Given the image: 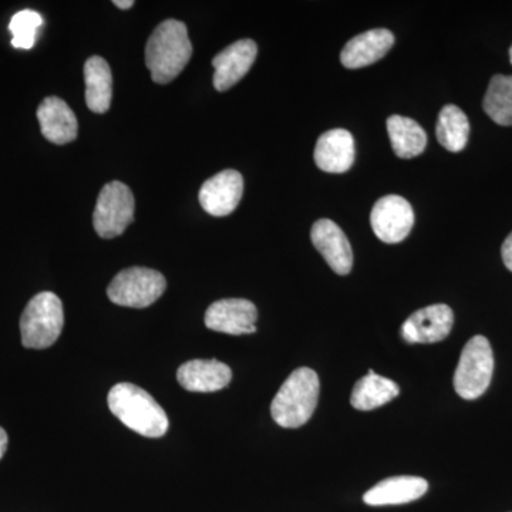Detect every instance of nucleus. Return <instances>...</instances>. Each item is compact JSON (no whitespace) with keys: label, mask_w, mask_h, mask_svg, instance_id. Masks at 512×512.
<instances>
[{"label":"nucleus","mask_w":512,"mask_h":512,"mask_svg":"<svg viewBox=\"0 0 512 512\" xmlns=\"http://www.w3.org/2000/svg\"><path fill=\"white\" fill-rule=\"evenodd\" d=\"M437 140L450 153H460L466 148L470 136V123L466 113L454 104L441 109L436 127Z\"/></svg>","instance_id":"nucleus-22"},{"label":"nucleus","mask_w":512,"mask_h":512,"mask_svg":"<svg viewBox=\"0 0 512 512\" xmlns=\"http://www.w3.org/2000/svg\"><path fill=\"white\" fill-rule=\"evenodd\" d=\"M165 288L167 281L161 272L134 266L116 275L107 288V295L116 305L143 309L158 301Z\"/></svg>","instance_id":"nucleus-6"},{"label":"nucleus","mask_w":512,"mask_h":512,"mask_svg":"<svg viewBox=\"0 0 512 512\" xmlns=\"http://www.w3.org/2000/svg\"><path fill=\"white\" fill-rule=\"evenodd\" d=\"M258 311L247 299H222L212 303L205 313V325L227 335H251L256 332Z\"/></svg>","instance_id":"nucleus-9"},{"label":"nucleus","mask_w":512,"mask_h":512,"mask_svg":"<svg viewBox=\"0 0 512 512\" xmlns=\"http://www.w3.org/2000/svg\"><path fill=\"white\" fill-rule=\"evenodd\" d=\"M177 379L188 392L214 393L228 386L232 372L229 366L218 360L195 359L178 369Z\"/></svg>","instance_id":"nucleus-17"},{"label":"nucleus","mask_w":512,"mask_h":512,"mask_svg":"<svg viewBox=\"0 0 512 512\" xmlns=\"http://www.w3.org/2000/svg\"><path fill=\"white\" fill-rule=\"evenodd\" d=\"M370 224L376 237L384 244H399L409 237L412 231L413 207L399 195H386L373 207Z\"/></svg>","instance_id":"nucleus-8"},{"label":"nucleus","mask_w":512,"mask_h":512,"mask_svg":"<svg viewBox=\"0 0 512 512\" xmlns=\"http://www.w3.org/2000/svg\"><path fill=\"white\" fill-rule=\"evenodd\" d=\"M64 325L63 303L53 292L30 299L20 318L22 343L28 349H46L59 339Z\"/></svg>","instance_id":"nucleus-4"},{"label":"nucleus","mask_w":512,"mask_h":512,"mask_svg":"<svg viewBox=\"0 0 512 512\" xmlns=\"http://www.w3.org/2000/svg\"><path fill=\"white\" fill-rule=\"evenodd\" d=\"M37 120L42 128L43 137L50 143L63 146L72 143L79 134L76 114L59 97H47L37 109Z\"/></svg>","instance_id":"nucleus-16"},{"label":"nucleus","mask_w":512,"mask_h":512,"mask_svg":"<svg viewBox=\"0 0 512 512\" xmlns=\"http://www.w3.org/2000/svg\"><path fill=\"white\" fill-rule=\"evenodd\" d=\"M400 389L393 380L386 379L376 375L373 370H369V375L357 380L353 387L350 403L357 410L369 412V410L382 407L383 404L392 402L399 396Z\"/></svg>","instance_id":"nucleus-20"},{"label":"nucleus","mask_w":512,"mask_h":512,"mask_svg":"<svg viewBox=\"0 0 512 512\" xmlns=\"http://www.w3.org/2000/svg\"><path fill=\"white\" fill-rule=\"evenodd\" d=\"M394 45V35L387 29H372L350 39L340 53V62L348 69H360L379 62Z\"/></svg>","instance_id":"nucleus-15"},{"label":"nucleus","mask_w":512,"mask_h":512,"mask_svg":"<svg viewBox=\"0 0 512 512\" xmlns=\"http://www.w3.org/2000/svg\"><path fill=\"white\" fill-rule=\"evenodd\" d=\"M43 25V18L35 10H22L16 13L9 23L12 33V46L16 49L29 50L35 46L37 30Z\"/></svg>","instance_id":"nucleus-24"},{"label":"nucleus","mask_w":512,"mask_h":512,"mask_svg":"<svg viewBox=\"0 0 512 512\" xmlns=\"http://www.w3.org/2000/svg\"><path fill=\"white\" fill-rule=\"evenodd\" d=\"M258 46L254 40L242 39L232 43L227 49L222 50L212 59L214 66V86L218 92H227L234 87L239 80L244 79L245 74L251 70Z\"/></svg>","instance_id":"nucleus-12"},{"label":"nucleus","mask_w":512,"mask_h":512,"mask_svg":"<svg viewBox=\"0 0 512 512\" xmlns=\"http://www.w3.org/2000/svg\"><path fill=\"white\" fill-rule=\"evenodd\" d=\"M110 412L128 429L148 439H160L170 421L163 407L146 390L133 383H119L110 390Z\"/></svg>","instance_id":"nucleus-2"},{"label":"nucleus","mask_w":512,"mask_h":512,"mask_svg":"<svg viewBox=\"0 0 512 512\" xmlns=\"http://www.w3.org/2000/svg\"><path fill=\"white\" fill-rule=\"evenodd\" d=\"M494 372V355L490 342L477 335L468 340L454 373V389L466 400L478 399L490 386Z\"/></svg>","instance_id":"nucleus-5"},{"label":"nucleus","mask_w":512,"mask_h":512,"mask_svg":"<svg viewBox=\"0 0 512 512\" xmlns=\"http://www.w3.org/2000/svg\"><path fill=\"white\" fill-rule=\"evenodd\" d=\"M386 126L397 157L413 158L426 150L427 134L417 121L409 117L390 116Z\"/></svg>","instance_id":"nucleus-21"},{"label":"nucleus","mask_w":512,"mask_h":512,"mask_svg":"<svg viewBox=\"0 0 512 512\" xmlns=\"http://www.w3.org/2000/svg\"><path fill=\"white\" fill-rule=\"evenodd\" d=\"M483 107L494 123L512 126V76L495 74L485 93Z\"/></svg>","instance_id":"nucleus-23"},{"label":"nucleus","mask_w":512,"mask_h":512,"mask_svg":"<svg viewBox=\"0 0 512 512\" xmlns=\"http://www.w3.org/2000/svg\"><path fill=\"white\" fill-rule=\"evenodd\" d=\"M114 6L119 9H131L134 6L133 0H114Z\"/></svg>","instance_id":"nucleus-27"},{"label":"nucleus","mask_w":512,"mask_h":512,"mask_svg":"<svg viewBox=\"0 0 512 512\" xmlns=\"http://www.w3.org/2000/svg\"><path fill=\"white\" fill-rule=\"evenodd\" d=\"M510 60H511V64H512V46H511V49H510Z\"/></svg>","instance_id":"nucleus-28"},{"label":"nucleus","mask_w":512,"mask_h":512,"mask_svg":"<svg viewBox=\"0 0 512 512\" xmlns=\"http://www.w3.org/2000/svg\"><path fill=\"white\" fill-rule=\"evenodd\" d=\"M315 163L320 170L330 174L349 171L355 163V140L345 128H333L318 138Z\"/></svg>","instance_id":"nucleus-14"},{"label":"nucleus","mask_w":512,"mask_h":512,"mask_svg":"<svg viewBox=\"0 0 512 512\" xmlns=\"http://www.w3.org/2000/svg\"><path fill=\"white\" fill-rule=\"evenodd\" d=\"M320 383L308 367L293 370L272 400L271 414L284 429H299L311 420L318 406Z\"/></svg>","instance_id":"nucleus-3"},{"label":"nucleus","mask_w":512,"mask_h":512,"mask_svg":"<svg viewBox=\"0 0 512 512\" xmlns=\"http://www.w3.org/2000/svg\"><path fill=\"white\" fill-rule=\"evenodd\" d=\"M192 43L187 26L180 20L168 19L154 29L146 46V64L153 82H173L190 62Z\"/></svg>","instance_id":"nucleus-1"},{"label":"nucleus","mask_w":512,"mask_h":512,"mask_svg":"<svg viewBox=\"0 0 512 512\" xmlns=\"http://www.w3.org/2000/svg\"><path fill=\"white\" fill-rule=\"evenodd\" d=\"M8 434L0 427V460L5 456L6 450H8Z\"/></svg>","instance_id":"nucleus-26"},{"label":"nucleus","mask_w":512,"mask_h":512,"mask_svg":"<svg viewBox=\"0 0 512 512\" xmlns=\"http://www.w3.org/2000/svg\"><path fill=\"white\" fill-rule=\"evenodd\" d=\"M86 104L93 113L109 111L113 99V74L109 63L100 56H93L84 64Z\"/></svg>","instance_id":"nucleus-19"},{"label":"nucleus","mask_w":512,"mask_h":512,"mask_svg":"<svg viewBox=\"0 0 512 512\" xmlns=\"http://www.w3.org/2000/svg\"><path fill=\"white\" fill-rule=\"evenodd\" d=\"M311 239L336 274L348 275L352 271V247L338 224L330 220L316 221L312 227Z\"/></svg>","instance_id":"nucleus-13"},{"label":"nucleus","mask_w":512,"mask_h":512,"mask_svg":"<svg viewBox=\"0 0 512 512\" xmlns=\"http://www.w3.org/2000/svg\"><path fill=\"white\" fill-rule=\"evenodd\" d=\"M454 313L450 306L431 305L414 312L402 326V336L409 343H437L450 335Z\"/></svg>","instance_id":"nucleus-11"},{"label":"nucleus","mask_w":512,"mask_h":512,"mask_svg":"<svg viewBox=\"0 0 512 512\" xmlns=\"http://www.w3.org/2000/svg\"><path fill=\"white\" fill-rule=\"evenodd\" d=\"M501 255H503L505 266L512 272V232L504 241L503 248H501Z\"/></svg>","instance_id":"nucleus-25"},{"label":"nucleus","mask_w":512,"mask_h":512,"mask_svg":"<svg viewBox=\"0 0 512 512\" xmlns=\"http://www.w3.org/2000/svg\"><path fill=\"white\" fill-rule=\"evenodd\" d=\"M429 490V483L421 477H392L380 481L370 488L363 501L367 505L380 507V505H399L419 500Z\"/></svg>","instance_id":"nucleus-18"},{"label":"nucleus","mask_w":512,"mask_h":512,"mask_svg":"<svg viewBox=\"0 0 512 512\" xmlns=\"http://www.w3.org/2000/svg\"><path fill=\"white\" fill-rule=\"evenodd\" d=\"M244 194V178L235 170L221 171L202 184L200 204L202 210L214 217L232 214Z\"/></svg>","instance_id":"nucleus-10"},{"label":"nucleus","mask_w":512,"mask_h":512,"mask_svg":"<svg viewBox=\"0 0 512 512\" xmlns=\"http://www.w3.org/2000/svg\"><path fill=\"white\" fill-rule=\"evenodd\" d=\"M136 200L126 184L113 181L101 188L94 208L93 225L100 238L111 239L124 234L134 221Z\"/></svg>","instance_id":"nucleus-7"}]
</instances>
